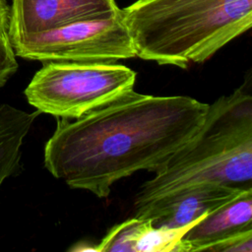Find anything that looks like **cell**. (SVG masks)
<instances>
[{
  "label": "cell",
  "instance_id": "cell-4",
  "mask_svg": "<svg viewBox=\"0 0 252 252\" xmlns=\"http://www.w3.org/2000/svg\"><path fill=\"white\" fill-rule=\"evenodd\" d=\"M136 72L114 61H47L25 90L40 113L76 119L134 90Z\"/></svg>",
  "mask_w": 252,
  "mask_h": 252
},
{
  "label": "cell",
  "instance_id": "cell-8",
  "mask_svg": "<svg viewBox=\"0 0 252 252\" xmlns=\"http://www.w3.org/2000/svg\"><path fill=\"white\" fill-rule=\"evenodd\" d=\"M203 217L175 228L155 226L148 219L134 217L110 228L96 244L95 251L186 252L182 237Z\"/></svg>",
  "mask_w": 252,
  "mask_h": 252
},
{
  "label": "cell",
  "instance_id": "cell-13",
  "mask_svg": "<svg viewBox=\"0 0 252 252\" xmlns=\"http://www.w3.org/2000/svg\"><path fill=\"white\" fill-rule=\"evenodd\" d=\"M10 6L7 0H0V35H8Z\"/></svg>",
  "mask_w": 252,
  "mask_h": 252
},
{
  "label": "cell",
  "instance_id": "cell-12",
  "mask_svg": "<svg viewBox=\"0 0 252 252\" xmlns=\"http://www.w3.org/2000/svg\"><path fill=\"white\" fill-rule=\"evenodd\" d=\"M18 67L9 35H0V88L6 85L7 81L18 70Z\"/></svg>",
  "mask_w": 252,
  "mask_h": 252
},
{
  "label": "cell",
  "instance_id": "cell-3",
  "mask_svg": "<svg viewBox=\"0 0 252 252\" xmlns=\"http://www.w3.org/2000/svg\"><path fill=\"white\" fill-rule=\"evenodd\" d=\"M136 56L187 68L250 30L252 0H137L122 9Z\"/></svg>",
  "mask_w": 252,
  "mask_h": 252
},
{
  "label": "cell",
  "instance_id": "cell-11",
  "mask_svg": "<svg viewBox=\"0 0 252 252\" xmlns=\"http://www.w3.org/2000/svg\"><path fill=\"white\" fill-rule=\"evenodd\" d=\"M205 251L212 252H252V229L236 232L220 239Z\"/></svg>",
  "mask_w": 252,
  "mask_h": 252
},
{
  "label": "cell",
  "instance_id": "cell-6",
  "mask_svg": "<svg viewBox=\"0 0 252 252\" xmlns=\"http://www.w3.org/2000/svg\"><path fill=\"white\" fill-rule=\"evenodd\" d=\"M118 9L115 0H12L8 35L41 32Z\"/></svg>",
  "mask_w": 252,
  "mask_h": 252
},
{
  "label": "cell",
  "instance_id": "cell-5",
  "mask_svg": "<svg viewBox=\"0 0 252 252\" xmlns=\"http://www.w3.org/2000/svg\"><path fill=\"white\" fill-rule=\"evenodd\" d=\"M9 38L16 56L41 62H116L136 56L120 8L99 18Z\"/></svg>",
  "mask_w": 252,
  "mask_h": 252
},
{
  "label": "cell",
  "instance_id": "cell-9",
  "mask_svg": "<svg viewBox=\"0 0 252 252\" xmlns=\"http://www.w3.org/2000/svg\"><path fill=\"white\" fill-rule=\"evenodd\" d=\"M252 229V188L204 216L182 237L186 252L205 251L214 242Z\"/></svg>",
  "mask_w": 252,
  "mask_h": 252
},
{
  "label": "cell",
  "instance_id": "cell-10",
  "mask_svg": "<svg viewBox=\"0 0 252 252\" xmlns=\"http://www.w3.org/2000/svg\"><path fill=\"white\" fill-rule=\"evenodd\" d=\"M39 111L27 112L0 104V188L21 167L22 146Z\"/></svg>",
  "mask_w": 252,
  "mask_h": 252
},
{
  "label": "cell",
  "instance_id": "cell-2",
  "mask_svg": "<svg viewBox=\"0 0 252 252\" xmlns=\"http://www.w3.org/2000/svg\"><path fill=\"white\" fill-rule=\"evenodd\" d=\"M155 173L137 193L135 210L199 183L252 188L251 79L209 104L199 130Z\"/></svg>",
  "mask_w": 252,
  "mask_h": 252
},
{
  "label": "cell",
  "instance_id": "cell-1",
  "mask_svg": "<svg viewBox=\"0 0 252 252\" xmlns=\"http://www.w3.org/2000/svg\"><path fill=\"white\" fill-rule=\"evenodd\" d=\"M208 107L187 95L132 90L79 118H57L44 166L69 187L105 198L120 179L158 171L199 130Z\"/></svg>",
  "mask_w": 252,
  "mask_h": 252
},
{
  "label": "cell",
  "instance_id": "cell-7",
  "mask_svg": "<svg viewBox=\"0 0 252 252\" xmlns=\"http://www.w3.org/2000/svg\"><path fill=\"white\" fill-rule=\"evenodd\" d=\"M243 190L217 183H199L156 199L135 210V217L155 226L181 227L237 197Z\"/></svg>",
  "mask_w": 252,
  "mask_h": 252
}]
</instances>
